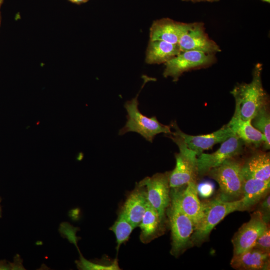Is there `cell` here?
<instances>
[{"mask_svg": "<svg viewBox=\"0 0 270 270\" xmlns=\"http://www.w3.org/2000/svg\"><path fill=\"white\" fill-rule=\"evenodd\" d=\"M242 162L232 158L210 170L206 174L216 180L220 190L217 196L224 202H234L242 197L244 177Z\"/></svg>", "mask_w": 270, "mask_h": 270, "instance_id": "3", "label": "cell"}, {"mask_svg": "<svg viewBox=\"0 0 270 270\" xmlns=\"http://www.w3.org/2000/svg\"><path fill=\"white\" fill-rule=\"evenodd\" d=\"M164 221L148 202L139 226L141 229L140 241L144 244H148L163 234Z\"/></svg>", "mask_w": 270, "mask_h": 270, "instance_id": "17", "label": "cell"}, {"mask_svg": "<svg viewBox=\"0 0 270 270\" xmlns=\"http://www.w3.org/2000/svg\"><path fill=\"white\" fill-rule=\"evenodd\" d=\"M251 121L252 120L245 121L232 116L227 124L244 144L258 148L264 145L265 138L260 131L253 126Z\"/></svg>", "mask_w": 270, "mask_h": 270, "instance_id": "20", "label": "cell"}, {"mask_svg": "<svg viewBox=\"0 0 270 270\" xmlns=\"http://www.w3.org/2000/svg\"><path fill=\"white\" fill-rule=\"evenodd\" d=\"M242 169L244 178L270 180V153H255L243 163Z\"/></svg>", "mask_w": 270, "mask_h": 270, "instance_id": "19", "label": "cell"}, {"mask_svg": "<svg viewBox=\"0 0 270 270\" xmlns=\"http://www.w3.org/2000/svg\"><path fill=\"white\" fill-rule=\"evenodd\" d=\"M262 64H258L253 70L251 82L238 84L232 91L236 101L234 117L245 121L252 120L268 104V96L262 83Z\"/></svg>", "mask_w": 270, "mask_h": 270, "instance_id": "1", "label": "cell"}, {"mask_svg": "<svg viewBox=\"0 0 270 270\" xmlns=\"http://www.w3.org/2000/svg\"><path fill=\"white\" fill-rule=\"evenodd\" d=\"M244 144L243 142L235 135L223 142L216 152L200 154L198 156V177L206 175L210 170L225 161L240 156L243 152Z\"/></svg>", "mask_w": 270, "mask_h": 270, "instance_id": "9", "label": "cell"}, {"mask_svg": "<svg viewBox=\"0 0 270 270\" xmlns=\"http://www.w3.org/2000/svg\"><path fill=\"white\" fill-rule=\"evenodd\" d=\"M270 254L252 248L238 255L234 256L230 265L238 270H270Z\"/></svg>", "mask_w": 270, "mask_h": 270, "instance_id": "16", "label": "cell"}, {"mask_svg": "<svg viewBox=\"0 0 270 270\" xmlns=\"http://www.w3.org/2000/svg\"><path fill=\"white\" fill-rule=\"evenodd\" d=\"M261 0L264 2H268V3H270V0Z\"/></svg>", "mask_w": 270, "mask_h": 270, "instance_id": "30", "label": "cell"}, {"mask_svg": "<svg viewBox=\"0 0 270 270\" xmlns=\"http://www.w3.org/2000/svg\"><path fill=\"white\" fill-rule=\"evenodd\" d=\"M254 248L263 252L270 254V228L269 224L262 234L257 240Z\"/></svg>", "mask_w": 270, "mask_h": 270, "instance_id": "25", "label": "cell"}, {"mask_svg": "<svg viewBox=\"0 0 270 270\" xmlns=\"http://www.w3.org/2000/svg\"><path fill=\"white\" fill-rule=\"evenodd\" d=\"M270 189V180L244 178L240 211L252 210L268 195Z\"/></svg>", "mask_w": 270, "mask_h": 270, "instance_id": "15", "label": "cell"}, {"mask_svg": "<svg viewBox=\"0 0 270 270\" xmlns=\"http://www.w3.org/2000/svg\"><path fill=\"white\" fill-rule=\"evenodd\" d=\"M166 211L172 232L170 254L178 258L191 247V238L194 225L192 220L172 200Z\"/></svg>", "mask_w": 270, "mask_h": 270, "instance_id": "6", "label": "cell"}, {"mask_svg": "<svg viewBox=\"0 0 270 270\" xmlns=\"http://www.w3.org/2000/svg\"><path fill=\"white\" fill-rule=\"evenodd\" d=\"M202 217L195 227L191 238V247L200 246L206 242L212 230L229 214L240 211L241 200L224 202L217 196L202 202Z\"/></svg>", "mask_w": 270, "mask_h": 270, "instance_id": "2", "label": "cell"}, {"mask_svg": "<svg viewBox=\"0 0 270 270\" xmlns=\"http://www.w3.org/2000/svg\"><path fill=\"white\" fill-rule=\"evenodd\" d=\"M1 212H2V210H1V208H0V216H1Z\"/></svg>", "mask_w": 270, "mask_h": 270, "instance_id": "31", "label": "cell"}, {"mask_svg": "<svg viewBox=\"0 0 270 270\" xmlns=\"http://www.w3.org/2000/svg\"><path fill=\"white\" fill-rule=\"evenodd\" d=\"M70 0L74 2L80 3V2H84L86 1L87 0Z\"/></svg>", "mask_w": 270, "mask_h": 270, "instance_id": "29", "label": "cell"}, {"mask_svg": "<svg viewBox=\"0 0 270 270\" xmlns=\"http://www.w3.org/2000/svg\"><path fill=\"white\" fill-rule=\"evenodd\" d=\"M216 61L215 54L192 50L181 52L166 63L164 76L165 78L171 77L174 82H176L184 72L208 67Z\"/></svg>", "mask_w": 270, "mask_h": 270, "instance_id": "7", "label": "cell"}, {"mask_svg": "<svg viewBox=\"0 0 270 270\" xmlns=\"http://www.w3.org/2000/svg\"><path fill=\"white\" fill-rule=\"evenodd\" d=\"M252 124L260 131L265 138L264 148L269 150L270 148V115L268 104L264 106L252 120Z\"/></svg>", "mask_w": 270, "mask_h": 270, "instance_id": "23", "label": "cell"}, {"mask_svg": "<svg viewBox=\"0 0 270 270\" xmlns=\"http://www.w3.org/2000/svg\"><path fill=\"white\" fill-rule=\"evenodd\" d=\"M170 126L174 130V132L183 139L188 147L194 151L198 156L204 153V151L212 148L216 144L222 143L235 136L228 124L212 134L196 136L182 132L175 122H172Z\"/></svg>", "mask_w": 270, "mask_h": 270, "instance_id": "12", "label": "cell"}, {"mask_svg": "<svg viewBox=\"0 0 270 270\" xmlns=\"http://www.w3.org/2000/svg\"><path fill=\"white\" fill-rule=\"evenodd\" d=\"M148 202L146 188L142 180L136 184L122 210L126 218L136 228L139 226Z\"/></svg>", "mask_w": 270, "mask_h": 270, "instance_id": "14", "label": "cell"}, {"mask_svg": "<svg viewBox=\"0 0 270 270\" xmlns=\"http://www.w3.org/2000/svg\"><path fill=\"white\" fill-rule=\"evenodd\" d=\"M136 228L120 212L114 225L110 228L114 234L116 239V250L118 252L120 246L128 241L133 230Z\"/></svg>", "mask_w": 270, "mask_h": 270, "instance_id": "22", "label": "cell"}, {"mask_svg": "<svg viewBox=\"0 0 270 270\" xmlns=\"http://www.w3.org/2000/svg\"><path fill=\"white\" fill-rule=\"evenodd\" d=\"M78 268L90 270H120L118 260L116 259L110 264H98L92 262L80 256V261L77 262Z\"/></svg>", "mask_w": 270, "mask_h": 270, "instance_id": "24", "label": "cell"}, {"mask_svg": "<svg viewBox=\"0 0 270 270\" xmlns=\"http://www.w3.org/2000/svg\"><path fill=\"white\" fill-rule=\"evenodd\" d=\"M183 187L171 188L170 198L192 220L195 228L203 215L202 204L198 198L196 182H190L186 186V188Z\"/></svg>", "mask_w": 270, "mask_h": 270, "instance_id": "13", "label": "cell"}, {"mask_svg": "<svg viewBox=\"0 0 270 270\" xmlns=\"http://www.w3.org/2000/svg\"><path fill=\"white\" fill-rule=\"evenodd\" d=\"M184 23L170 18H162L154 22L150 32V40H162L178 44L182 34Z\"/></svg>", "mask_w": 270, "mask_h": 270, "instance_id": "18", "label": "cell"}, {"mask_svg": "<svg viewBox=\"0 0 270 270\" xmlns=\"http://www.w3.org/2000/svg\"><path fill=\"white\" fill-rule=\"evenodd\" d=\"M170 174V172L158 173L143 180L146 188L149 204L164 220L166 212L171 202Z\"/></svg>", "mask_w": 270, "mask_h": 270, "instance_id": "10", "label": "cell"}, {"mask_svg": "<svg viewBox=\"0 0 270 270\" xmlns=\"http://www.w3.org/2000/svg\"><path fill=\"white\" fill-rule=\"evenodd\" d=\"M178 44L162 40H150L147 49L146 62L148 64L166 63L180 53Z\"/></svg>", "mask_w": 270, "mask_h": 270, "instance_id": "21", "label": "cell"}, {"mask_svg": "<svg viewBox=\"0 0 270 270\" xmlns=\"http://www.w3.org/2000/svg\"><path fill=\"white\" fill-rule=\"evenodd\" d=\"M183 1H186V2H217L220 1V0H182Z\"/></svg>", "mask_w": 270, "mask_h": 270, "instance_id": "28", "label": "cell"}, {"mask_svg": "<svg viewBox=\"0 0 270 270\" xmlns=\"http://www.w3.org/2000/svg\"><path fill=\"white\" fill-rule=\"evenodd\" d=\"M258 211L262 214L265 222L268 224L270 217V196L267 195L260 203Z\"/></svg>", "mask_w": 270, "mask_h": 270, "instance_id": "26", "label": "cell"}, {"mask_svg": "<svg viewBox=\"0 0 270 270\" xmlns=\"http://www.w3.org/2000/svg\"><path fill=\"white\" fill-rule=\"evenodd\" d=\"M198 192L203 197H208L212 194L214 188L212 184H207L202 185L199 188H198Z\"/></svg>", "mask_w": 270, "mask_h": 270, "instance_id": "27", "label": "cell"}, {"mask_svg": "<svg viewBox=\"0 0 270 270\" xmlns=\"http://www.w3.org/2000/svg\"><path fill=\"white\" fill-rule=\"evenodd\" d=\"M169 135L178 147L180 152L175 154L176 166L170 172V188H180L192 182H196L198 177V156L190 149L183 139L174 132Z\"/></svg>", "mask_w": 270, "mask_h": 270, "instance_id": "5", "label": "cell"}, {"mask_svg": "<svg viewBox=\"0 0 270 270\" xmlns=\"http://www.w3.org/2000/svg\"><path fill=\"white\" fill-rule=\"evenodd\" d=\"M139 94L140 92L124 104L128 120L124 126L120 130L119 135L123 136L130 132H136L152 143L158 134H170L172 132L170 126L161 124L156 116L148 118L140 112L138 109Z\"/></svg>", "mask_w": 270, "mask_h": 270, "instance_id": "4", "label": "cell"}, {"mask_svg": "<svg viewBox=\"0 0 270 270\" xmlns=\"http://www.w3.org/2000/svg\"><path fill=\"white\" fill-rule=\"evenodd\" d=\"M178 44L181 52L198 51L212 54L221 52L219 46L206 33L202 22L184 23Z\"/></svg>", "mask_w": 270, "mask_h": 270, "instance_id": "8", "label": "cell"}, {"mask_svg": "<svg viewBox=\"0 0 270 270\" xmlns=\"http://www.w3.org/2000/svg\"><path fill=\"white\" fill-rule=\"evenodd\" d=\"M2 0H0V6H1V4H2Z\"/></svg>", "mask_w": 270, "mask_h": 270, "instance_id": "32", "label": "cell"}, {"mask_svg": "<svg viewBox=\"0 0 270 270\" xmlns=\"http://www.w3.org/2000/svg\"><path fill=\"white\" fill-rule=\"evenodd\" d=\"M268 224L265 222L259 211L254 212L251 215L250 220L240 228L232 239L234 256L253 248Z\"/></svg>", "mask_w": 270, "mask_h": 270, "instance_id": "11", "label": "cell"}]
</instances>
